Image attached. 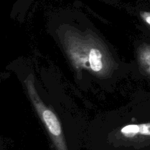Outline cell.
Masks as SVG:
<instances>
[{"instance_id": "4", "label": "cell", "mask_w": 150, "mask_h": 150, "mask_svg": "<svg viewBox=\"0 0 150 150\" xmlns=\"http://www.w3.org/2000/svg\"><path fill=\"white\" fill-rule=\"evenodd\" d=\"M141 16L143 18V20L150 26V13L149 12H142Z\"/></svg>"}, {"instance_id": "2", "label": "cell", "mask_w": 150, "mask_h": 150, "mask_svg": "<svg viewBox=\"0 0 150 150\" xmlns=\"http://www.w3.org/2000/svg\"><path fill=\"white\" fill-rule=\"evenodd\" d=\"M70 54L76 64L91 69L95 73H101L103 70L105 59L102 51L98 48L72 45Z\"/></svg>"}, {"instance_id": "3", "label": "cell", "mask_w": 150, "mask_h": 150, "mask_svg": "<svg viewBox=\"0 0 150 150\" xmlns=\"http://www.w3.org/2000/svg\"><path fill=\"white\" fill-rule=\"evenodd\" d=\"M121 133L126 138H133L136 136H150V122L128 125L121 128Z\"/></svg>"}, {"instance_id": "1", "label": "cell", "mask_w": 150, "mask_h": 150, "mask_svg": "<svg viewBox=\"0 0 150 150\" xmlns=\"http://www.w3.org/2000/svg\"><path fill=\"white\" fill-rule=\"evenodd\" d=\"M25 83L31 101L33 103L35 108H36L40 118L41 119L46 127L48 133L54 139V143L57 145L58 149L67 150L65 144L64 143L62 129L57 115L54 114L52 110L48 108L39 98L36 89H35L33 81L29 77L26 80Z\"/></svg>"}, {"instance_id": "5", "label": "cell", "mask_w": 150, "mask_h": 150, "mask_svg": "<svg viewBox=\"0 0 150 150\" xmlns=\"http://www.w3.org/2000/svg\"><path fill=\"white\" fill-rule=\"evenodd\" d=\"M144 62L147 64L148 67H149L150 70V50L147 51V52L145 54V57H144Z\"/></svg>"}]
</instances>
